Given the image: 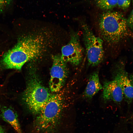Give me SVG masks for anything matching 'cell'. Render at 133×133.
Returning a JSON list of instances; mask_svg holds the SVG:
<instances>
[{"mask_svg":"<svg viewBox=\"0 0 133 133\" xmlns=\"http://www.w3.org/2000/svg\"><path fill=\"white\" fill-rule=\"evenodd\" d=\"M45 42L44 37L39 35L21 38L4 54L1 61L2 65L6 68L20 70L26 63L41 54L45 49Z\"/></svg>","mask_w":133,"mask_h":133,"instance_id":"1","label":"cell"},{"mask_svg":"<svg viewBox=\"0 0 133 133\" xmlns=\"http://www.w3.org/2000/svg\"><path fill=\"white\" fill-rule=\"evenodd\" d=\"M50 95L48 89L41 84L37 78L33 76L28 83L23 99L29 111L37 116L43 109Z\"/></svg>","mask_w":133,"mask_h":133,"instance_id":"4","label":"cell"},{"mask_svg":"<svg viewBox=\"0 0 133 133\" xmlns=\"http://www.w3.org/2000/svg\"><path fill=\"white\" fill-rule=\"evenodd\" d=\"M132 1H133V0H132Z\"/></svg>","mask_w":133,"mask_h":133,"instance_id":"20","label":"cell"},{"mask_svg":"<svg viewBox=\"0 0 133 133\" xmlns=\"http://www.w3.org/2000/svg\"><path fill=\"white\" fill-rule=\"evenodd\" d=\"M5 130L4 128L0 125V133H5Z\"/></svg>","mask_w":133,"mask_h":133,"instance_id":"16","label":"cell"},{"mask_svg":"<svg viewBox=\"0 0 133 133\" xmlns=\"http://www.w3.org/2000/svg\"><path fill=\"white\" fill-rule=\"evenodd\" d=\"M52 59L49 86L51 92L58 93L65 84L68 74V70L66 63L62 60L61 55H53Z\"/></svg>","mask_w":133,"mask_h":133,"instance_id":"6","label":"cell"},{"mask_svg":"<svg viewBox=\"0 0 133 133\" xmlns=\"http://www.w3.org/2000/svg\"><path fill=\"white\" fill-rule=\"evenodd\" d=\"M127 23L129 28L133 29V9L127 19Z\"/></svg>","mask_w":133,"mask_h":133,"instance_id":"15","label":"cell"},{"mask_svg":"<svg viewBox=\"0 0 133 133\" xmlns=\"http://www.w3.org/2000/svg\"><path fill=\"white\" fill-rule=\"evenodd\" d=\"M132 119H133V115H132Z\"/></svg>","mask_w":133,"mask_h":133,"instance_id":"19","label":"cell"},{"mask_svg":"<svg viewBox=\"0 0 133 133\" xmlns=\"http://www.w3.org/2000/svg\"><path fill=\"white\" fill-rule=\"evenodd\" d=\"M80 25L88 64L92 66H97L104 58L103 41L100 38L95 35L86 23L82 21Z\"/></svg>","mask_w":133,"mask_h":133,"instance_id":"5","label":"cell"},{"mask_svg":"<svg viewBox=\"0 0 133 133\" xmlns=\"http://www.w3.org/2000/svg\"><path fill=\"white\" fill-rule=\"evenodd\" d=\"M62 59L66 63L77 66L81 62L84 50L80 41L78 33L74 32L71 34L69 42L62 48Z\"/></svg>","mask_w":133,"mask_h":133,"instance_id":"7","label":"cell"},{"mask_svg":"<svg viewBox=\"0 0 133 133\" xmlns=\"http://www.w3.org/2000/svg\"><path fill=\"white\" fill-rule=\"evenodd\" d=\"M131 0H117V5L123 10L127 9L130 6Z\"/></svg>","mask_w":133,"mask_h":133,"instance_id":"13","label":"cell"},{"mask_svg":"<svg viewBox=\"0 0 133 133\" xmlns=\"http://www.w3.org/2000/svg\"><path fill=\"white\" fill-rule=\"evenodd\" d=\"M115 78L117 80L121 87L124 98L130 104L133 101V84L122 67H117Z\"/></svg>","mask_w":133,"mask_h":133,"instance_id":"9","label":"cell"},{"mask_svg":"<svg viewBox=\"0 0 133 133\" xmlns=\"http://www.w3.org/2000/svg\"><path fill=\"white\" fill-rule=\"evenodd\" d=\"M98 29L101 38L110 45L117 44L132 34L123 15L116 11H107L100 15Z\"/></svg>","mask_w":133,"mask_h":133,"instance_id":"2","label":"cell"},{"mask_svg":"<svg viewBox=\"0 0 133 133\" xmlns=\"http://www.w3.org/2000/svg\"><path fill=\"white\" fill-rule=\"evenodd\" d=\"M63 97L59 93L51 95L45 106L34 121L36 131L54 133L60 123L63 108Z\"/></svg>","mask_w":133,"mask_h":133,"instance_id":"3","label":"cell"},{"mask_svg":"<svg viewBox=\"0 0 133 133\" xmlns=\"http://www.w3.org/2000/svg\"><path fill=\"white\" fill-rule=\"evenodd\" d=\"M131 122L133 125V120H131Z\"/></svg>","mask_w":133,"mask_h":133,"instance_id":"18","label":"cell"},{"mask_svg":"<svg viewBox=\"0 0 133 133\" xmlns=\"http://www.w3.org/2000/svg\"><path fill=\"white\" fill-rule=\"evenodd\" d=\"M99 76L98 72L96 71L90 76L86 86L83 93V98L91 99L100 90L102 89Z\"/></svg>","mask_w":133,"mask_h":133,"instance_id":"10","label":"cell"},{"mask_svg":"<svg viewBox=\"0 0 133 133\" xmlns=\"http://www.w3.org/2000/svg\"><path fill=\"white\" fill-rule=\"evenodd\" d=\"M102 97L104 102L112 101L119 104L122 101L123 95L121 87L117 79L104 82Z\"/></svg>","mask_w":133,"mask_h":133,"instance_id":"8","label":"cell"},{"mask_svg":"<svg viewBox=\"0 0 133 133\" xmlns=\"http://www.w3.org/2000/svg\"><path fill=\"white\" fill-rule=\"evenodd\" d=\"M98 7L102 10H110L117 5V0H95Z\"/></svg>","mask_w":133,"mask_h":133,"instance_id":"12","label":"cell"},{"mask_svg":"<svg viewBox=\"0 0 133 133\" xmlns=\"http://www.w3.org/2000/svg\"><path fill=\"white\" fill-rule=\"evenodd\" d=\"M12 0H0V13L10 5Z\"/></svg>","mask_w":133,"mask_h":133,"instance_id":"14","label":"cell"},{"mask_svg":"<svg viewBox=\"0 0 133 133\" xmlns=\"http://www.w3.org/2000/svg\"><path fill=\"white\" fill-rule=\"evenodd\" d=\"M129 78L132 83L133 84V74L130 75L129 77Z\"/></svg>","mask_w":133,"mask_h":133,"instance_id":"17","label":"cell"},{"mask_svg":"<svg viewBox=\"0 0 133 133\" xmlns=\"http://www.w3.org/2000/svg\"><path fill=\"white\" fill-rule=\"evenodd\" d=\"M0 115L2 119L11 125L17 133H23L17 114L14 109L4 106L1 109Z\"/></svg>","mask_w":133,"mask_h":133,"instance_id":"11","label":"cell"}]
</instances>
